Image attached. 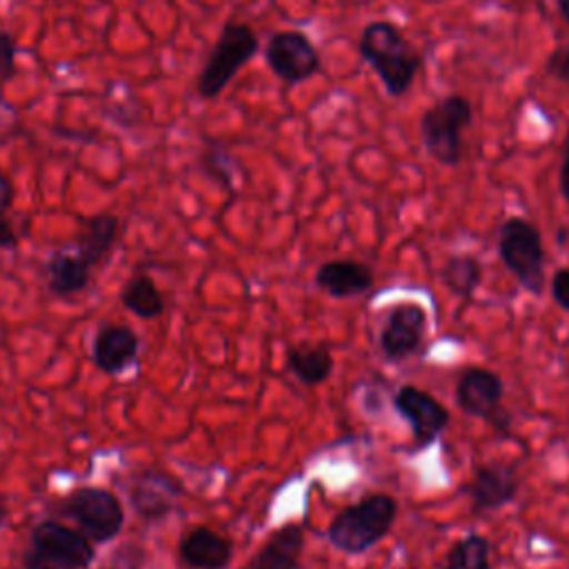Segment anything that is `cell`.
Listing matches in <instances>:
<instances>
[{
    "label": "cell",
    "mask_w": 569,
    "mask_h": 569,
    "mask_svg": "<svg viewBox=\"0 0 569 569\" xmlns=\"http://www.w3.org/2000/svg\"><path fill=\"white\" fill-rule=\"evenodd\" d=\"M398 502L389 493H369L345 507L329 525V542L345 553H365L378 545L393 527Z\"/></svg>",
    "instance_id": "2"
},
{
    "label": "cell",
    "mask_w": 569,
    "mask_h": 569,
    "mask_svg": "<svg viewBox=\"0 0 569 569\" xmlns=\"http://www.w3.org/2000/svg\"><path fill=\"white\" fill-rule=\"evenodd\" d=\"M505 382L502 378L485 367H469L460 373L456 382L458 407L473 418L485 420L498 436H511L513 418L507 407H502Z\"/></svg>",
    "instance_id": "7"
},
{
    "label": "cell",
    "mask_w": 569,
    "mask_h": 569,
    "mask_svg": "<svg viewBox=\"0 0 569 569\" xmlns=\"http://www.w3.org/2000/svg\"><path fill=\"white\" fill-rule=\"evenodd\" d=\"M16 73V40L11 33L0 31V82H7Z\"/></svg>",
    "instance_id": "28"
},
{
    "label": "cell",
    "mask_w": 569,
    "mask_h": 569,
    "mask_svg": "<svg viewBox=\"0 0 569 569\" xmlns=\"http://www.w3.org/2000/svg\"><path fill=\"white\" fill-rule=\"evenodd\" d=\"M120 302L127 311L142 320H153L164 311V298L147 273L133 276L120 291Z\"/></svg>",
    "instance_id": "21"
},
{
    "label": "cell",
    "mask_w": 569,
    "mask_h": 569,
    "mask_svg": "<svg viewBox=\"0 0 569 569\" xmlns=\"http://www.w3.org/2000/svg\"><path fill=\"white\" fill-rule=\"evenodd\" d=\"M558 9H560V16L569 22V0H558Z\"/></svg>",
    "instance_id": "34"
},
{
    "label": "cell",
    "mask_w": 569,
    "mask_h": 569,
    "mask_svg": "<svg viewBox=\"0 0 569 569\" xmlns=\"http://www.w3.org/2000/svg\"><path fill=\"white\" fill-rule=\"evenodd\" d=\"M545 73L569 87V49H553L545 60Z\"/></svg>",
    "instance_id": "27"
},
{
    "label": "cell",
    "mask_w": 569,
    "mask_h": 569,
    "mask_svg": "<svg viewBox=\"0 0 569 569\" xmlns=\"http://www.w3.org/2000/svg\"><path fill=\"white\" fill-rule=\"evenodd\" d=\"M264 60L276 78L287 84H300L320 71V53L316 44L293 29L276 31L267 47Z\"/></svg>",
    "instance_id": "8"
},
{
    "label": "cell",
    "mask_w": 569,
    "mask_h": 569,
    "mask_svg": "<svg viewBox=\"0 0 569 569\" xmlns=\"http://www.w3.org/2000/svg\"><path fill=\"white\" fill-rule=\"evenodd\" d=\"M120 220L113 213H96L84 222V231L78 240L76 251L93 267L98 264L118 238Z\"/></svg>",
    "instance_id": "20"
},
{
    "label": "cell",
    "mask_w": 569,
    "mask_h": 569,
    "mask_svg": "<svg viewBox=\"0 0 569 569\" xmlns=\"http://www.w3.org/2000/svg\"><path fill=\"white\" fill-rule=\"evenodd\" d=\"M22 569H73V567L33 545H27L22 553Z\"/></svg>",
    "instance_id": "26"
},
{
    "label": "cell",
    "mask_w": 569,
    "mask_h": 569,
    "mask_svg": "<svg viewBox=\"0 0 569 569\" xmlns=\"http://www.w3.org/2000/svg\"><path fill=\"white\" fill-rule=\"evenodd\" d=\"M20 242L13 224L7 218H0V249H16Z\"/></svg>",
    "instance_id": "31"
},
{
    "label": "cell",
    "mask_w": 569,
    "mask_h": 569,
    "mask_svg": "<svg viewBox=\"0 0 569 569\" xmlns=\"http://www.w3.org/2000/svg\"><path fill=\"white\" fill-rule=\"evenodd\" d=\"M498 256L513 273L518 284L533 296L545 287V247L542 233L527 218L511 216L502 222L498 236Z\"/></svg>",
    "instance_id": "4"
},
{
    "label": "cell",
    "mask_w": 569,
    "mask_h": 569,
    "mask_svg": "<svg viewBox=\"0 0 569 569\" xmlns=\"http://www.w3.org/2000/svg\"><path fill=\"white\" fill-rule=\"evenodd\" d=\"M396 413L409 425L416 449L431 447L440 433L449 427V409L436 400L429 391L413 385H405L393 393Z\"/></svg>",
    "instance_id": "9"
},
{
    "label": "cell",
    "mask_w": 569,
    "mask_h": 569,
    "mask_svg": "<svg viewBox=\"0 0 569 569\" xmlns=\"http://www.w3.org/2000/svg\"><path fill=\"white\" fill-rule=\"evenodd\" d=\"M440 569H491V542L480 533L462 536Z\"/></svg>",
    "instance_id": "23"
},
{
    "label": "cell",
    "mask_w": 569,
    "mask_h": 569,
    "mask_svg": "<svg viewBox=\"0 0 569 569\" xmlns=\"http://www.w3.org/2000/svg\"><path fill=\"white\" fill-rule=\"evenodd\" d=\"M471 102L460 93L445 96L431 104L418 122L420 140L427 153L445 167H456L462 160V131L471 124Z\"/></svg>",
    "instance_id": "3"
},
{
    "label": "cell",
    "mask_w": 569,
    "mask_h": 569,
    "mask_svg": "<svg viewBox=\"0 0 569 569\" xmlns=\"http://www.w3.org/2000/svg\"><path fill=\"white\" fill-rule=\"evenodd\" d=\"M440 280L453 296L469 300L473 298L476 289L482 282V267L476 256H469V253L451 256L440 269Z\"/></svg>",
    "instance_id": "22"
},
{
    "label": "cell",
    "mask_w": 569,
    "mask_h": 569,
    "mask_svg": "<svg viewBox=\"0 0 569 569\" xmlns=\"http://www.w3.org/2000/svg\"><path fill=\"white\" fill-rule=\"evenodd\" d=\"M182 498V485L167 471L147 469L136 473L127 485L129 507L144 522L164 520Z\"/></svg>",
    "instance_id": "11"
},
{
    "label": "cell",
    "mask_w": 569,
    "mask_h": 569,
    "mask_svg": "<svg viewBox=\"0 0 569 569\" xmlns=\"http://www.w3.org/2000/svg\"><path fill=\"white\" fill-rule=\"evenodd\" d=\"M287 369L307 387L320 385L333 371V356L327 345H296L287 349Z\"/></svg>",
    "instance_id": "19"
},
{
    "label": "cell",
    "mask_w": 569,
    "mask_h": 569,
    "mask_svg": "<svg viewBox=\"0 0 569 569\" xmlns=\"http://www.w3.org/2000/svg\"><path fill=\"white\" fill-rule=\"evenodd\" d=\"M11 200H13V187H11L9 178L0 171V218H4Z\"/></svg>",
    "instance_id": "32"
},
{
    "label": "cell",
    "mask_w": 569,
    "mask_h": 569,
    "mask_svg": "<svg viewBox=\"0 0 569 569\" xmlns=\"http://www.w3.org/2000/svg\"><path fill=\"white\" fill-rule=\"evenodd\" d=\"M60 511L69 516L78 529L93 542L104 545L120 536L124 525V507L120 498L104 487H78L73 489Z\"/></svg>",
    "instance_id": "6"
},
{
    "label": "cell",
    "mask_w": 569,
    "mask_h": 569,
    "mask_svg": "<svg viewBox=\"0 0 569 569\" xmlns=\"http://www.w3.org/2000/svg\"><path fill=\"white\" fill-rule=\"evenodd\" d=\"M360 58L378 73L389 96H402L416 80L422 67V53L402 36V31L387 22H369L358 42Z\"/></svg>",
    "instance_id": "1"
},
{
    "label": "cell",
    "mask_w": 569,
    "mask_h": 569,
    "mask_svg": "<svg viewBox=\"0 0 569 569\" xmlns=\"http://www.w3.org/2000/svg\"><path fill=\"white\" fill-rule=\"evenodd\" d=\"M207 169L213 178H218L229 191L233 189V180H236V162L233 158L227 153L224 147H213L207 153Z\"/></svg>",
    "instance_id": "24"
},
{
    "label": "cell",
    "mask_w": 569,
    "mask_h": 569,
    "mask_svg": "<svg viewBox=\"0 0 569 569\" xmlns=\"http://www.w3.org/2000/svg\"><path fill=\"white\" fill-rule=\"evenodd\" d=\"M180 560L191 569H227L233 556L231 540L211 527H193L178 545Z\"/></svg>",
    "instance_id": "15"
},
{
    "label": "cell",
    "mask_w": 569,
    "mask_h": 569,
    "mask_svg": "<svg viewBox=\"0 0 569 569\" xmlns=\"http://www.w3.org/2000/svg\"><path fill=\"white\" fill-rule=\"evenodd\" d=\"M427 333V311L418 302H398L389 309L378 347L389 362L407 360L416 356L425 342Z\"/></svg>",
    "instance_id": "10"
},
{
    "label": "cell",
    "mask_w": 569,
    "mask_h": 569,
    "mask_svg": "<svg viewBox=\"0 0 569 569\" xmlns=\"http://www.w3.org/2000/svg\"><path fill=\"white\" fill-rule=\"evenodd\" d=\"M29 545L56 556L73 569H89L96 560V545L80 529L56 520L38 522L29 533Z\"/></svg>",
    "instance_id": "13"
},
{
    "label": "cell",
    "mask_w": 569,
    "mask_h": 569,
    "mask_svg": "<svg viewBox=\"0 0 569 569\" xmlns=\"http://www.w3.org/2000/svg\"><path fill=\"white\" fill-rule=\"evenodd\" d=\"M302 547L305 527L298 522H284L267 538L247 569H298Z\"/></svg>",
    "instance_id": "17"
},
{
    "label": "cell",
    "mask_w": 569,
    "mask_h": 569,
    "mask_svg": "<svg viewBox=\"0 0 569 569\" xmlns=\"http://www.w3.org/2000/svg\"><path fill=\"white\" fill-rule=\"evenodd\" d=\"M462 489L471 500L473 513L496 511L518 496L520 478L513 465L485 462L473 469L469 482Z\"/></svg>",
    "instance_id": "12"
},
{
    "label": "cell",
    "mask_w": 569,
    "mask_h": 569,
    "mask_svg": "<svg viewBox=\"0 0 569 569\" xmlns=\"http://www.w3.org/2000/svg\"><path fill=\"white\" fill-rule=\"evenodd\" d=\"M551 298L560 309L569 311V267L558 269L553 273V278H551Z\"/></svg>",
    "instance_id": "29"
},
{
    "label": "cell",
    "mask_w": 569,
    "mask_h": 569,
    "mask_svg": "<svg viewBox=\"0 0 569 569\" xmlns=\"http://www.w3.org/2000/svg\"><path fill=\"white\" fill-rule=\"evenodd\" d=\"M147 560V551L138 542H127L113 551L109 558V569H142Z\"/></svg>",
    "instance_id": "25"
},
{
    "label": "cell",
    "mask_w": 569,
    "mask_h": 569,
    "mask_svg": "<svg viewBox=\"0 0 569 569\" xmlns=\"http://www.w3.org/2000/svg\"><path fill=\"white\" fill-rule=\"evenodd\" d=\"M560 193L562 198L569 202V131L562 140V149H560Z\"/></svg>",
    "instance_id": "30"
},
{
    "label": "cell",
    "mask_w": 569,
    "mask_h": 569,
    "mask_svg": "<svg viewBox=\"0 0 569 569\" xmlns=\"http://www.w3.org/2000/svg\"><path fill=\"white\" fill-rule=\"evenodd\" d=\"M9 520V507L4 502V498H0V527H4Z\"/></svg>",
    "instance_id": "33"
},
{
    "label": "cell",
    "mask_w": 569,
    "mask_h": 569,
    "mask_svg": "<svg viewBox=\"0 0 569 569\" xmlns=\"http://www.w3.org/2000/svg\"><path fill=\"white\" fill-rule=\"evenodd\" d=\"M565 238H567V229H560L558 231V242H565Z\"/></svg>",
    "instance_id": "35"
},
{
    "label": "cell",
    "mask_w": 569,
    "mask_h": 569,
    "mask_svg": "<svg viewBox=\"0 0 569 569\" xmlns=\"http://www.w3.org/2000/svg\"><path fill=\"white\" fill-rule=\"evenodd\" d=\"M258 36L244 22H227L198 76L196 89L202 98H218L233 76L256 56Z\"/></svg>",
    "instance_id": "5"
},
{
    "label": "cell",
    "mask_w": 569,
    "mask_h": 569,
    "mask_svg": "<svg viewBox=\"0 0 569 569\" xmlns=\"http://www.w3.org/2000/svg\"><path fill=\"white\" fill-rule=\"evenodd\" d=\"M138 351H140L138 333L127 325L109 322V325H102L93 338L91 360L100 371L109 376H118L136 362Z\"/></svg>",
    "instance_id": "14"
},
{
    "label": "cell",
    "mask_w": 569,
    "mask_h": 569,
    "mask_svg": "<svg viewBox=\"0 0 569 569\" xmlns=\"http://www.w3.org/2000/svg\"><path fill=\"white\" fill-rule=\"evenodd\" d=\"M316 284L331 298H353L373 287V271L356 260H329L318 267Z\"/></svg>",
    "instance_id": "16"
},
{
    "label": "cell",
    "mask_w": 569,
    "mask_h": 569,
    "mask_svg": "<svg viewBox=\"0 0 569 569\" xmlns=\"http://www.w3.org/2000/svg\"><path fill=\"white\" fill-rule=\"evenodd\" d=\"M91 264L76 249H60L47 262V289L51 296H73L89 284Z\"/></svg>",
    "instance_id": "18"
}]
</instances>
